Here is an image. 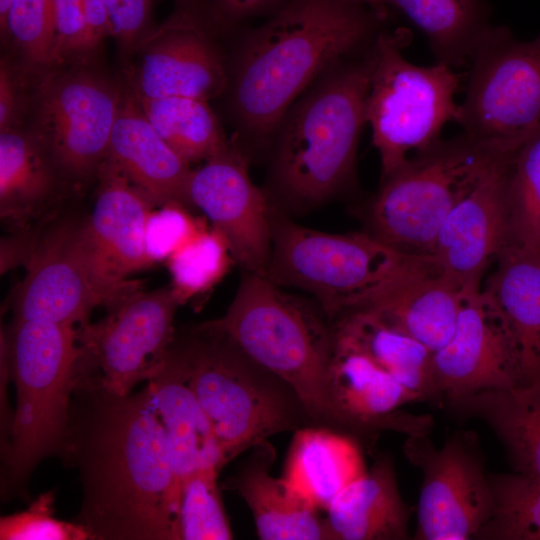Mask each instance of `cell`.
Returning a JSON list of instances; mask_svg holds the SVG:
<instances>
[{"label": "cell", "mask_w": 540, "mask_h": 540, "mask_svg": "<svg viewBox=\"0 0 540 540\" xmlns=\"http://www.w3.org/2000/svg\"><path fill=\"white\" fill-rule=\"evenodd\" d=\"M60 457L82 484L77 522L93 540H179L181 480L150 386L124 397L74 391Z\"/></svg>", "instance_id": "6da1fadb"}, {"label": "cell", "mask_w": 540, "mask_h": 540, "mask_svg": "<svg viewBox=\"0 0 540 540\" xmlns=\"http://www.w3.org/2000/svg\"><path fill=\"white\" fill-rule=\"evenodd\" d=\"M374 12L347 0H293L247 36L235 60L231 102L242 127L274 132L299 95L344 58L370 48Z\"/></svg>", "instance_id": "7a4b0ae2"}, {"label": "cell", "mask_w": 540, "mask_h": 540, "mask_svg": "<svg viewBox=\"0 0 540 540\" xmlns=\"http://www.w3.org/2000/svg\"><path fill=\"white\" fill-rule=\"evenodd\" d=\"M372 68L373 46L329 70L284 116L268 194L280 212L311 210L352 180Z\"/></svg>", "instance_id": "3957f363"}, {"label": "cell", "mask_w": 540, "mask_h": 540, "mask_svg": "<svg viewBox=\"0 0 540 540\" xmlns=\"http://www.w3.org/2000/svg\"><path fill=\"white\" fill-rule=\"evenodd\" d=\"M78 334L79 328L71 325L15 320L1 334V369L16 389V408L1 442L4 499H25L36 466L62 453L75 385Z\"/></svg>", "instance_id": "277c9868"}, {"label": "cell", "mask_w": 540, "mask_h": 540, "mask_svg": "<svg viewBox=\"0 0 540 540\" xmlns=\"http://www.w3.org/2000/svg\"><path fill=\"white\" fill-rule=\"evenodd\" d=\"M171 348L226 463L269 436L314 425L294 390L214 320L176 332Z\"/></svg>", "instance_id": "5b68a950"}, {"label": "cell", "mask_w": 540, "mask_h": 540, "mask_svg": "<svg viewBox=\"0 0 540 540\" xmlns=\"http://www.w3.org/2000/svg\"><path fill=\"white\" fill-rule=\"evenodd\" d=\"M214 321L250 358L294 390L314 425L342 432L328 388L333 321L314 299L242 271L226 313Z\"/></svg>", "instance_id": "8992f818"}, {"label": "cell", "mask_w": 540, "mask_h": 540, "mask_svg": "<svg viewBox=\"0 0 540 540\" xmlns=\"http://www.w3.org/2000/svg\"><path fill=\"white\" fill-rule=\"evenodd\" d=\"M514 155L463 133L437 140L381 179L368 208L367 232L401 252L431 255L451 211Z\"/></svg>", "instance_id": "52a82bcc"}, {"label": "cell", "mask_w": 540, "mask_h": 540, "mask_svg": "<svg viewBox=\"0 0 540 540\" xmlns=\"http://www.w3.org/2000/svg\"><path fill=\"white\" fill-rule=\"evenodd\" d=\"M408 255L367 231L322 232L294 222L274 207L265 276L281 287L307 292L333 321L367 303Z\"/></svg>", "instance_id": "ba28073f"}, {"label": "cell", "mask_w": 540, "mask_h": 540, "mask_svg": "<svg viewBox=\"0 0 540 540\" xmlns=\"http://www.w3.org/2000/svg\"><path fill=\"white\" fill-rule=\"evenodd\" d=\"M406 30L377 34L373 44V68L366 99V123L385 178L409 156L440 139L443 126L455 121V95L460 74L436 62L418 66L409 62L402 48Z\"/></svg>", "instance_id": "9c48e42d"}, {"label": "cell", "mask_w": 540, "mask_h": 540, "mask_svg": "<svg viewBox=\"0 0 540 540\" xmlns=\"http://www.w3.org/2000/svg\"><path fill=\"white\" fill-rule=\"evenodd\" d=\"M455 122L467 137L514 155L540 133V35L515 39L489 26L468 62Z\"/></svg>", "instance_id": "30bf717a"}, {"label": "cell", "mask_w": 540, "mask_h": 540, "mask_svg": "<svg viewBox=\"0 0 540 540\" xmlns=\"http://www.w3.org/2000/svg\"><path fill=\"white\" fill-rule=\"evenodd\" d=\"M180 302L171 285L135 289L105 318L79 328L74 391L124 397L161 369L175 338Z\"/></svg>", "instance_id": "8fae6325"}, {"label": "cell", "mask_w": 540, "mask_h": 540, "mask_svg": "<svg viewBox=\"0 0 540 540\" xmlns=\"http://www.w3.org/2000/svg\"><path fill=\"white\" fill-rule=\"evenodd\" d=\"M26 275L16 293L13 320L39 321L81 328L91 311L108 308L134 283L111 281L98 264L86 220L54 223L33 238Z\"/></svg>", "instance_id": "7c38bea8"}, {"label": "cell", "mask_w": 540, "mask_h": 540, "mask_svg": "<svg viewBox=\"0 0 540 540\" xmlns=\"http://www.w3.org/2000/svg\"><path fill=\"white\" fill-rule=\"evenodd\" d=\"M121 92L83 70L45 74L35 90L34 133L60 174L84 179L97 173L108 155Z\"/></svg>", "instance_id": "4fadbf2b"}, {"label": "cell", "mask_w": 540, "mask_h": 540, "mask_svg": "<svg viewBox=\"0 0 540 540\" xmlns=\"http://www.w3.org/2000/svg\"><path fill=\"white\" fill-rule=\"evenodd\" d=\"M428 435H408L403 445L406 458L422 472L415 538H476L493 509L489 476L476 444L462 433L437 448Z\"/></svg>", "instance_id": "5bb4252c"}, {"label": "cell", "mask_w": 540, "mask_h": 540, "mask_svg": "<svg viewBox=\"0 0 540 540\" xmlns=\"http://www.w3.org/2000/svg\"><path fill=\"white\" fill-rule=\"evenodd\" d=\"M438 397L452 402L524 383L521 350L503 311L482 287L466 288L455 330L433 353Z\"/></svg>", "instance_id": "9a60e30c"}, {"label": "cell", "mask_w": 540, "mask_h": 540, "mask_svg": "<svg viewBox=\"0 0 540 540\" xmlns=\"http://www.w3.org/2000/svg\"><path fill=\"white\" fill-rule=\"evenodd\" d=\"M188 199L226 238L242 271L266 274L272 247L269 195L250 178L245 156L231 144L192 170Z\"/></svg>", "instance_id": "2e32d148"}, {"label": "cell", "mask_w": 540, "mask_h": 540, "mask_svg": "<svg viewBox=\"0 0 540 540\" xmlns=\"http://www.w3.org/2000/svg\"><path fill=\"white\" fill-rule=\"evenodd\" d=\"M328 388L342 432L357 441L372 440L385 430L407 436L431 431V416L413 415L399 409L422 401L420 396L400 384L335 330Z\"/></svg>", "instance_id": "e0dca14e"}, {"label": "cell", "mask_w": 540, "mask_h": 540, "mask_svg": "<svg viewBox=\"0 0 540 540\" xmlns=\"http://www.w3.org/2000/svg\"><path fill=\"white\" fill-rule=\"evenodd\" d=\"M134 95L141 99L219 95L228 78L220 52L198 15L180 12L151 32L138 46Z\"/></svg>", "instance_id": "ac0fdd59"}, {"label": "cell", "mask_w": 540, "mask_h": 540, "mask_svg": "<svg viewBox=\"0 0 540 540\" xmlns=\"http://www.w3.org/2000/svg\"><path fill=\"white\" fill-rule=\"evenodd\" d=\"M512 159L451 211L436 237L431 256L464 289L482 286L486 268L511 243L506 190Z\"/></svg>", "instance_id": "d6986e66"}, {"label": "cell", "mask_w": 540, "mask_h": 540, "mask_svg": "<svg viewBox=\"0 0 540 540\" xmlns=\"http://www.w3.org/2000/svg\"><path fill=\"white\" fill-rule=\"evenodd\" d=\"M464 290L431 255L409 254L401 269L360 308L377 312L434 353L455 330Z\"/></svg>", "instance_id": "ffe728a7"}, {"label": "cell", "mask_w": 540, "mask_h": 540, "mask_svg": "<svg viewBox=\"0 0 540 540\" xmlns=\"http://www.w3.org/2000/svg\"><path fill=\"white\" fill-rule=\"evenodd\" d=\"M99 186L86 219L90 241L99 266L114 283L129 285L126 278L150 267L146 249V224L153 203L108 158L100 165Z\"/></svg>", "instance_id": "44dd1931"}, {"label": "cell", "mask_w": 540, "mask_h": 540, "mask_svg": "<svg viewBox=\"0 0 540 540\" xmlns=\"http://www.w3.org/2000/svg\"><path fill=\"white\" fill-rule=\"evenodd\" d=\"M107 158L154 206H191L187 192L190 164L156 132L134 94L122 96Z\"/></svg>", "instance_id": "7402d4cb"}, {"label": "cell", "mask_w": 540, "mask_h": 540, "mask_svg": "<svg viewBox=\"0 0 540 540\" xmlns=\"http://www.w3.org/2000/svg\"><path fill=\"white\" fill-rule=\"evenodd\" d=\"M274 446L263 440L238 471L223 483L248 505L262 540H335L327 518L299 498L281 478L271 474Z\"/></svg>", "instance_id": "603a6c76"}, {"label": "cell", "mask_w": 540, "mask_h": 540, "mask_svg": "<svg viewBox=\"0 0 540 540\" xmlns=\"http://www.w3.org/2000/svg\"><path fill=\"white\" fill-rule=\"evenodd\" d=\"M174 472L182 480L206 467L226 465L213 428L171 349L148 381Z\"/></svg>", "instance_id": "cb8c5ba5"}, {"label": "cell", "mask_w": 540, "mask_h": 540, "mask_svg": "<svg viewBox=\"0 0 540 540\" xmlns=\"http://www.w3.org/2000/svg\"><path fill=\"white\" fill-rule=\"evenodd\" d=\"M366 472L355 438L308 425L294 432L281 479L309 506L326 511L343 489Z\"/></svg>", "instance_id": "d4e9b609"}, {"label": "cell", "mask_w": 540, "mask_h": 540, "mask_svg": "<svg viewBox=\"0 0 540 540\" xmlns=\"http://www.w3.org/2000/svg\"><path fill=\"white\" fill-rule=\"evenodd\" d=\"M326 512L335 540L409 537L411 512L401 497L389 456L377 458L370 470L336 496Z\"/></svg>", "instance_id": "484cf974"}, {"label": "cell", "mask_w": 540, "mask_h": 540, "mask_svg": "<svg viewBox=\"0 0 540 540\" xmlns=\"http://www.w3.org/2000/svg\"><path fill=\"white\" fill-rule=\"evenodd\" d=\"M462 417L484 421L506 447L519 473L540 478V377L507 389L449 402Z\"/></svg>", "instance_id": "4316f807"}, {"label": "cell", "mask_w": 540, "mask_h": 540, "mask_svg": "<svg viewBox=\"0 0 540 540\" xmlns=\"http://www.w3.org/2000/svg\"><path fill=\"white\" fill-rule=\"evenodd\" d=\"M507 317L519 343L525 381L540 377V246L509 244L483 287Z\"/></svg>", "instance_id": "83f0119b"}, {"label": "cell", "mask_w": 540, "mask_h": 540, "mask_svg": "<svg viewBox=\"0 0 540 540\" xmlns=\"http://www.w3.org/2000/svg\"><path fill=\"white\" fill-rule=\"evenodd\" d=\"M333 327L422 401L439 398L433 379V352L377 312L368 308L347 311L333 320Z\"/></svg>", "instance_id": "f1b7e54d"}, {"label": "cell", "mask_w": 540, "mask_h": 540, "mask_svg": "<svg viewBox=\"0 0 540 540\" xmlns=\"http://www.w3.org/2000/svg\"><path fill=\"white\" fill-rule=\"evenodd\" d=\"M60 175L48 149L34 132L17 127L0 131V213L24 228L55 193Z\"/></svg>", "instance_id": "f546056e"}, {"label": "cell", "mask_w": 540, "mask_h": 540, "mask_svg": "<svg viewBox=\"0 0 540 540\" xmlns=\"http://www.w3.org/2000/svg\"><path fill=\"white\" fill-rule=\"evenodd\" d=\"M402 12L428 39L437 62L467 66L490 26L483 0H385Z\"/></svg>", "instance_id": "4dcf8cb0"}, {"label": "cell", "mask_w": 540, "mask_h": 540, "mask_svg": "<svg viewBox=\"0 0 540 540\" xmlns=\"http://www.w3.org/2000/svg\"><path fill=\"white\" fill-rule=\"evenodd\" d=\"M136 99L156 132L188 164L207 161L229 147L206 100L191 97Z\"/></svg>", "instance_id": "1f68e13d"}, {"label": "cell", "mask_w": 540, "mask_h": 540, "mask_svg": "<svg viewBox=\"0 0 540 540\" xmlns=\"http://www.w3.org/2000/svg\"><path fill=\"white\" fill-rule=\"evenodd\" d=\"M489 482L492 514L476 538L540 540V478L517 472L490 475Z\"/></svg>", "instance_id": "d6a6232c"}, {"label": "cell", "mask_w": 540, "mask_h": 540, "mask_svg": "<svg viewBox=\"0 0 540 540\" xmlns=\"http://www.w3.org/2000/svg\"><path fill=\"white\" fill-rule=\"evenodd\" d=\"M165 262L170 285L180 304H184L212 289L235 260L223 234L204 223Z\"/></svg>", "instance_id": "836d02e7"}, {"label": "cell", "mask_w": 540, "mask_h": 540, "mask_svg": "<svg viewBox=\"0 0 540 540\" xmlns=\"http://www.w3.org/2000/svg\"><path fill=\"white\" fill-rule=\"evenodd\" d=\"M510 244L540 246V133L514 155L507 178Z\"/></svg>", "instance_id": "e575fe53"}, {"label": "cell", "mask_w": 540, "mask_h": 540, "mask_svg": "<svg viewBox=\"0 0 540 540\" xmlns=\"http://www.w3.org/2000/svg\"><path fill=\"white\" fill-rule=\"evenodd\" d=\"M219 470L201 468L181 482L178 514L179 540H230L233 538L220 489Z\"/></svg>", "instance_id": "d590c367"}, {"label": "cell", "mask_w": 540, "mask_h": 540, "mask_svg": "<svg viewBox=\"0 0 540 540\" xmlns=\"http://www.w3.org/2000/svg\"><path fill=\"white\" fill-rule=\"evenodd\" d=\"M54 0H11L4 36L28 62L50 65L54 42Z\"/></svg>", "instance_id": "8d00e7d4"}, {"label": "cell", "mask_w": 540, "mask_h": 540, "mask_svg": "<svg viewBox=\"0 0 540 540\" xmlns=\"http://www.w3.org/2000/svg\"><path fill=\"white\" fill-rule=\"evenodd\" d=\"M54 492L41 494L24 511L0 520L1 540H86L88 530L76 522L54 517Z\"/></svg>", "instance_id": "74e56055"}, {"label": "cell", "mask_w": 540, "mask_h": 540, "mask_svg": "<svg viewBox=\"0 0 540 540\" xmlns=\"http://www.w3.org/2000/svg\"><path fill=\"white\" fill-rule=\"evenodd\" d=\"M187 206L169 203L152 210L146 224V249L153 263L166 261L204 224L193 218Z\"/></svg>", "instance_id": "f35d334b"}, {"label": "cell", "mask_w": 540, "mask_h": 540, "mask_svg": "<svg viewBox=\"0 0 540 540\" xmlns=\"http://www.w3.org/2000/svg\"><path fill=\"white\" fill-rule=\"evenodd\" d=\"M51 64L60 65L95 48L85 23L83 0H54Z\"/></svg>", "instance_id": "ab89813d"}, {"label": "cell", "mask_w": 540, "mask_h": 540, "mask_svg": "<svg viewBox=\"0 0 540 540\" xmlns=\"http://www.w3.org/2000/svg\"><path fill=\"white\" fill-rule=\"evenodd\" d=\"M113 27V37L126 50L138 48L151 33L153 0H101Z\"/></svg>", "instance_id": "60d3db41"}, {"label": "cell", "mask_w": 540, "mask_h": 540, "mask_svg": "<svg viewBox=\"0 0 540 540\" xmlns=\"http://www.w3.org/2000/svg\"><path fill=\"white\" fill-rule=\"evenodd\" d=\"M23 93L19 79L2 60L0 68V131L17 127L23 111Z\"/></svg>", "instance_id": "b9f144b4"}, {"label": "cell", "mask_w": 540, "mask_h": 540, "mask_svg": "<svg viewBox=\"0 0 540 540\" xmlns=\"http://www.w3.org/2000/svg\"><path fill=\"white\" fill-rule=\"evenodd\" d=\"M83 10L87 30L95 47L105 38L113 36L112 23L101 0H83Z\"/></svg>", "instance_id": "7bdbcfd3"}, {"label": "cell", "mask_w": 540, "mask_h": 540, "mask_svg": "<svg viewBox=\"0 0 540 540\" xmlns=\"http://www.w3.org/2000/svg\"><path fill=\"white\" fill-rule=\"evenodd\" d=\"M278 0H215L216 13L225 21L252 15Z\"/></svg>", "instance_id": "ee69618b"}, {"label": "cell", "mask_w": 540, "mask_h": 540, "mask_svg": "<svg viewBox=\"0 0 540 540\" xmlns=\"http://www.w3.org/2000/svg\"><path fill=\"white\" fill-rule=\"evenodd\" d=\"M363 6H369L380 17H383L386 2L385 0H347Z\"/></svg>", "instance_id": "f6af8a7d"}, {"label": "cell", "mask_w": 540, "mask_h": 540, "mask_svg": "<svg viewBox=\"0 0 540 540\" xmlns=\"http://www.w3.org/2000/svg\"><path fill=\"white\" fill-rule=\"evenodd\" d=\"M10 4L11 0H0V28L2 35L5 32Z\"/></svg>", "instance_id": "bcb514c9"}, {"label": "cell", "mask_w": 540, "mask_h": 540, "mask_svg": "<svg viewBox=\"0 0 540 540\" xmlns=\"http://www.w3.org/2000/svg\"><path fill=\"white\" fill-rule=\"evenodd\" d=\"M178 4L183 8L181 12H187L198 15L196 9L200 0H176Z\"/></svg>", "instance_id": "7dc6e473"}]
</instances>
